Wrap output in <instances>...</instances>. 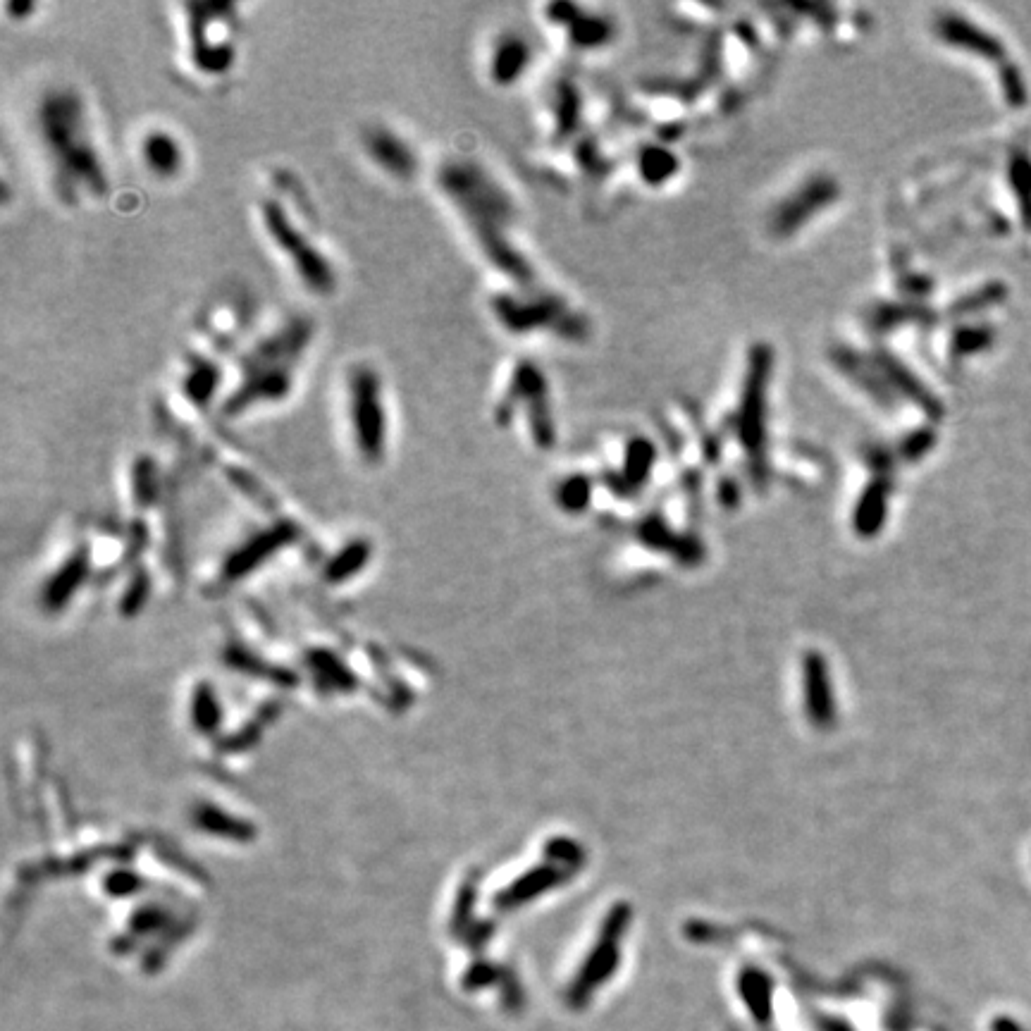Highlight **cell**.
<instances>
[{
    "label": "cell",
    "instance_id": "6da1fadb",
    "mask_svg": "<svg viewBox=\"0 0 1031 1031\" xmlns=\"http://www.w3.org/2000/svg\"><path fill=\"white\" fill-rule=\"evenodd\" d=\"M29 134L53 199L65 208L96 206L113 191V175L89 98L74 84L41 89L29 110Z\"/></svg>",
    "mask_w": 1031,
    "mask_h": 1031
},
{
    "label": "cell",
    "instance_id": "7a4b0ae2",
    "mask_svg": "<svg viewBox=\"0 0 1031 1031\" xmlns=\"http://www.w3.org/2000/svg\"><path fill=\"white\" fill-rule=\"evenodd\" d=\"M316 335V320L306 313H289L251 335L230 363V382L218 406L222 421L239 423L292 401Z\"/></svg>",
    "mask_w": 1031,
    "mask_h": 1031
},
{
    "label": "cell",
    "instance_id": "3957f363",
    "mask_svg": "<svg viewBox=\"0 0 1031 1031\" xmlns=\"http://www.w3.org/2000/svg\"><path fill=\"white\" fill-rule=\"evenodd\" d=\"M432 184L480 256L518 287H528L533 270L511 237L514 201L490 168L468 153H452L432 168Z\"/></svg>",
    "mask_w": 1031,
    "mask_h": 1031
},
{
    "label": "cell",
    "instance_id": "277c9868",
    "mask_svg": "<svg viewBox=\"0 0 1031 1031\" xmlns=\"http://www.w3.org/2000/svg\"><path fill=\"white\" fill-rule=\"evenodd\" d=\"M253 213L265 244L296 285L313 299H332L342 285V273L299 179L289 172L270 177L256 196Z\"/></svg>",
    "mask_w": 1031,
    "mask_h": 1031
},
{
    "label": "cell",
    "instance_id": "5b68a950",
    "mask_svg": "<svg viewBox=\"0 0 1031 1031\" xmlns=\"http://www.w3.org/2000/svg\"><path fill=\"white\" fill-rule=\"evenodd\" d=\"M339 418L344 440L366 466H382L390 456L394 425L390 387L370 358L347 363L339 380Z\"/></svg>",
    "mask_w": 1031,
    "mask_h": 1031
},
{
    "label": "cell",
    "instance_id": "8992f818",
    "mask_svg": "<svg viewBox=\"0 0 1031 1031\" xmlns=\"http://www.w3.org/2000/svg\"><path fill=\"white\" fill-rule=\"evenodd\" d=\"M182 60L201 82H220L237 70L242 55V17L234 3L179 5Z\"/></svg>",
    "mask_w": 1031,
    "mask_h": 1031
},
{
    "label": "cell",
    "instance_id": "52a82bcc",
    "mask_svg": "<svg viewBox=\"0 0 1031 1031\" xmlns=\"http://www.w3.org/2000/svg\"><path fill=\"white\" fill-rule=\"evenodd\" d=\"M358 148H361V156L366 158L370 168L378 172L380 177H385L387 182L406 187V184H413L421 177V151H418L411 137H406L399 127L390 125V122L375 120L363 125L361 132H358Z\"/></svg>",
    "mask_w": 1031,
    "mask_h": 1031
},
{
    "label": "cell",
    "instance_id": "ba28073f",
    "mask_svg": "<svg viewBox=\"0 0 1031 1031\" xmlns=\"http://www.w3.org/2000/svg\"><path fill=\"white\" fill-rule=\"evenodd\" d=\"M230 382V363L201 344L184 351L177 373V399L191 416L218 411Z\"/></svg>",
    "mask_w": 1031,
    "mask_h": 1031
},
{
    "label": "cell",
    "instance_id": "9c48e42d",
    "mask_svg": "<svg viewBox=\"0 0 1031 1031\" xmlns=\"http://www.w3.org/2000/svg\"><path fill=\"white\" fill-rule=\"evenodd\" d=\"M518 413L526 418V428L537 444L552 440V423H549L545 401V380H542L540 370L528 366V363H518L514 368L509 385H506V390L495 406V418L499 425H509Z\"/></svg>",
    "mask_w": 1031,
    "mask_h": 1031
},
{
    "label": "cell",
    "instance_id": "30bf717a",
    "mask_svg": "<svg viewBox=\"0 0 1031 1031\" xmlns=\"http://www.w3.org/2000/svg\"><path fill=\"white\" fill-rule=\"evenodd\" d=\"M137 163L148 179L158 184H175L187 175L189 153L175 129L168 125H148L137 137Z\"/></svg>",
    "mask_w": 1031,
    "mask_h": 1031
},
{
    "label": "cell",
    "instance_id": "8fae6325",
    "mask_svg": "<svg viewBox=\"0 0 1031 1031\" xmlns=\"http://www.w3.org/2000/svg\"><path fill=\"white\" fill-rule=\"evenodd\" d=\"M530 65V43L516 32L499 34L490 43L485 60L487 79L499 89H509L523 77Z\"/></svg>",
    "mask_w": 1031,
    "mask_h": 1031
},
{
    "label": "cell",
    "instance_id": "7c38bea8",
    "mask_svg": "<svg viewBox=\"0 0 1031 1031\" xmlns=\"http://www.w3.org/2000/svg\"><path fill=\"white\" fill-rule=\"evenodd\" d=\"M943 39L953 46L965 48V51H974L977 55H984L989 60H1003L1005 58V46L1000 43L996 36L986 34L984 29L974 27L962 20V17H948L946 22L941 24Z\"/></svg>",
    "mask_w": 1031,
    "mask_h": 1031
},
{
    "label": "cell",
    "instance_id": "4fadbf2b",
    "mask_svg": "<svg viewBox=\"0 0 1031 1031\" xmlns=\"http://www.w3.org/2000/svg\"><path fill=\"white\" fill-rule=\"evenodd\" d=\"M1010 182L1017 189V201H1020V213L1024 225L1031 232V156L1029 153H1015L1010 160Z\"/></svg>",
    "mask_w": 1031,
    "mask_h": 1031
},
{
    "label": "cell",
    "instance_id": "5bb4252c",
    "mask_svg": "<svg viewBox=\"0 0 1031 1031\" xmlns=\"http://www.w3.org/2000/svg\"><path fill=\"white\" fill-rule=\"evenodd\" d=\"M1000 79H1003V94L1008 98L1010 106H1024L1027 103V84H1024L1020 70L1015 65H1005L1000 70Z\"/></svg>",
    "mask_w": 1031,
    "mask_h": 1031
},
{
    "label": "cell",
    "instance_id": "9a60e30c",
    "mask_svg": "<svg viewBox=\"0 0 1031 1031\" xmlns=\"http://www.w3.org/2000/svg\"><path fill=\"white\" fill-rule=\"evenodd\" d=\"M36 10H39V5H34V3H8L5 5V15H8L12 22L29 20V15H34Z\"/></svg>",
    "mask_w": 1031,
    "mask_h": 1031
}]
</instances>
